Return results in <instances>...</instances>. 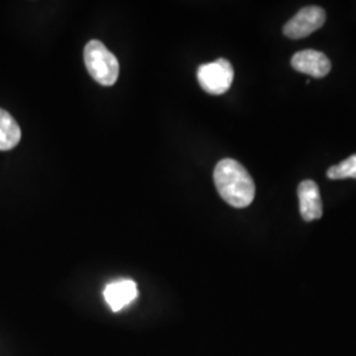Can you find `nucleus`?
Returning <instances> with one entry per match:
<instances>
[{"label":"nucleus","instance_id":"1","mask_svg":"<svg viewBox=\"0 0 356 356\" xmlns=\"http://www.w3.org/2000/svg\"><path fill=\"white\" fill-rule=\"evenodd\" d=\"M214 184L223 201L232 207L243 209L254 202V179L241 163L232 159H225L216 164Z\"/></svg>","mask_w":356,"mask_h":356},{"label":"nucleus","instance_id":"2","mask_svg":"<svg viewBox=\"0 0 356 356\" xmlns=\"http://www.w3.org/2000/svg\"><path fill=\"white\" fill-rule=\"evenodd\" d=\"M85 65L98 83L102 86H113L119 76V63L114 53L108 51L99 40H91L83 51Z\"/></svg>","mask_w":356,"mask_h":356},{"label":"nucleus","instance_id":"3","mask_svg":"<svg viewBox=\"0 0 356 356\" xmlns=\"http://www.w3.org/2000/svg\"><path fill=\"white\" fill-rule=\"evenodd\" d=\"M201 88L211 94L220 95L231 88L234 81V67L225 58H218L214 63L201 65L197 72Z\"/></svg>","mask_w":356,"mask_h":356},{"label":"nucleus","instance_id":"4","mask_svg":"<svg viewBox=\"0 0 356 356\" xmlns=\"http://www.w3.org/2000/svg\"><path fill=\"white\" fill-rule=\"evenodd\" d=\"M326 22V13L317 6H309L293 16L284 26V35L289 38H304L318 31Z\"/></svg>","mask_w":356,"mask_h":356},{"label":"nucleus","instance_id":"5","mask_svg":"<svg viewBox=\"0 0 356 356\" xmlns=\"http://www.w3.org/2000/svg\"><path fill=\"white\" fill-rule=\"evenodd\" d=\"M291 64L297 72L314 78H323L331 70V63L327 56L322 51L313 49L297 51L293 56Z\"/></svg>","mask_w":356,"mask_h":356},{"label":"nucleus","instance_id":"6","mask_svg":"<svg viewBox=\"0 0 356 356\" xmlns=\"http://www.w3.org/2000/svg\"><path fill=\"white\" fill-rule=\"evenodd\" d=\"M298 200H300V211L305 222L317 220L323 213L322 200L319 193L318 185L312 181H302L298 186Z\"/></svg>","mask_w":356,"mask_h":356},{"label":"nucleus","instance_id":"7","mask_svg":"<svg viewBox=\"0 0 356 356\" xmlns=\"http://www.w3.org/2000/svg\"><path fill=\"white\" fill-rule=\"evenodd\" d=\"M103 296L108 306L114 312H119L136 298L138 286L135 281L128 279L113 281L104 288Z\"/></svg>","mask_w":356,"mask_h":356},{"label":"nucleus","instance_id":"8","mask_svg":"<svg viewBox=\"0 0 356 356\" xmlns=\"http://www.w3.org/2000/svg\"><path fill=\"white\" fill-rule=\"evenodd\" d=\"M22 139V129L13 115L0 108V151H11Z\"/></svg>","mask_w":356,"mask_h":356},{"label":"nucleus","instance_id":"9","mask_svg":"<svg viewBox=\"0 0 356 356\" xmlns=\"http://www.w3.org/2000/svg\"><path fill=\"white\" fill-rule=\"evenodd\" d=\"M327 177L330 179L356 178V154H353L338 165L331 166L327 170Z\"/></svg>","mask_w":356,"mask_h":356}]
</instances>
